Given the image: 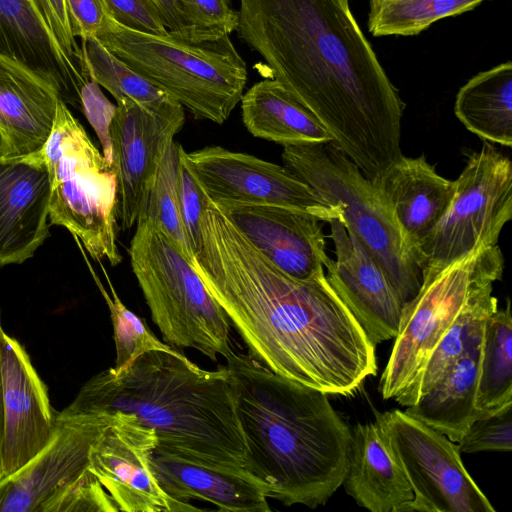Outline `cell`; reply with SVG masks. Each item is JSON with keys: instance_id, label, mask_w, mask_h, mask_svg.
I'll return each instance as SVG.
<instances>
[{"instance_id": "4fadbf2b", "label": "cell", "mask_w": 512, "mask_h": 512, "mask_svg": "<svg viewBox=\"0 0 512 512\" xmlns=\"http://www.w3.org/2000/svg\"><path fill=\"white\" fill-rule=\"evenodd\" d=\"M89 452L88 469L119 511L181 512L200 510L170 498L154 475L151 456L157 446L153 429L131 414L116 412Z\"/></svg>"}, {"instance_id": "44dd1931", "label": "cell", "mask_w": 512, "mask_h": 512, "mask_svg": "<svg viewBox=\"0 0 512 512\" xmlns=\"http://www.w3.org/2000/svg\"><path fill=\"white\" fill-rule=\"evenodd\" d=\"M0 55L17 60L52 81L62 99L79 106L82 87L93 80L60 49L41 0H0Z\"/></svg>"}, {"instance_id": "2e32d148", "label": "cell", "mask_w": 512, "mask_h": 512, "mask_svg": "<svg viewBox=\"0 0 512 512\" xmlns=\"http://www.w3.org/2000/svg\"><path fill=\"white\" fill-rule=\"evenodd\" d=\"M115 414L57 418L49 443L0 482V512H40L60 489L88 469L89 452Z\"/></svg>"}, {"instance_id": "5bb4252c", "label": "cell", "mask_w": 512, "mask_h": 512, "mask_svg": "<svg viewBox=\"0 0 512 512\" xmlns=\"http://www.w3.org/2000/svg\"><path fill=\"white\" fill-rule=\"evenodd\" d=\"M184 119V114H157L129 98L117 102L110 132L123 230L136 225L143 213L165 150Z\"/></svg>"}, {"instance_id": "603a6c76", "label": "cell", "mask_w": 512, "mask_h": 512, "mask_svg": "<svg viewBox=\"0 0 512 512\" xmlns=\"http://www.w3.org/2000/svg\"><path fill=\"white\" fill-rule=\"evenodd\" d=\"M373 183L417 254L449 205L454 181L438 174L424 155H402Z\"/></svg>"}, {"instance_id": "7a4b0ae2", "label": "cell", "mask_w": 512, "mask_h": 512, "mask_svg": "<svg viewBox=\"0 0 512 512\" xmlns=\"http://www.w3.org/2000/svg\"><path fill=\"white\" fill-rule=\"evenodd\" d=\"M238 37L371 182L403 154L405 109L349 0H239Z\"/></svg>"}, {"instance_id": "cb8c5ba5", "label": "cell", "mask_w": 512, "mask_h": 512, "mask_svg": "<svg viewBox=\"0 0 512 512\" xmlns=\"http://www.w3.org/2000/svg\"><path fill=\"white\" fill-rule=\"evenodd\" d=\"M342 485L358 506L371 512H397L412 500L409 481L376 421L351 430Z\"/></svg>"}, {"instance_id": "f1b7e54d", "label": "cell", "mask_w": 512, "mask_h": 512, "mask_svg": "<svg viewBox=\"0 0 512 512\" xmlns=\"http://www.w3.org/2000/svg\"><path fill=\"white\" fill-rule=\"evenodd\" d=\"M81 49L91 78L105 88L116 102L129 98L157 114H184V108L108 51L94 36L81 38Z\"/></svg>"}, {"instance_id": "484cf974", "label": "cell", "mask_w": 512, "mask_h": 512, "mask_svg": "<svg viewBox=\"0 0 512 512\" xmlns=\"http://www.w3.org/2000/svg\"><path fill=\"white\" fill-rule=\"evenodd\" d=\"M480 353L481 344L470 349L404 412L457 443L480 414L475 408Z\"/></svg>"}, {"instance_id": "60d3db41", "label": "cell", "mask_w": 512, "mask_h": 512, "mask_svg": "<svg viewBox=\"0 0 512 512\" xmlns=\"http://www.w3.org/2000/svg\"><path fill=\"white\" fill-rule=\"evenodd\" d=\"M75 37L96 36L111 18L104 0H66Z\"/></svg>"}, {"instance_id": "ac0fdd59", "label": "cell", "mask_w": 512, "mask_h": 512, "mask_svg": "<svg viewBox=\"0 0 512 512\" xmlns=\"http://www.w3.org/2000/svg\"><path fill=\"white\" fill-rule=\"evenodd\" d=\"M219 209L258 251L293 278L311 279L324 273L332 260L326 253L323 221L311 214L272 205Z\"/></svg>"}, {"instance_id": "8992f818", "label": "cell", "mask_w": 512, "mask_h": 512, "mask_svg": "<svg viewBox=\"0 0 512 512\" xmlns=\"http://www.w3.org/2000/svg\"><path fill=\"white\" fill-rule=\"evenodd\" d=\"M284 166L324 201L342 208L341 220L378 262L403 303L418 292L417 254L373 182L333 142L286 145Z\"/></svg>"}, {"instance_id": "1f68e13d", "label": "cell", "mask_w": 512, "mask_h": 512, "mask_svg": "<svg viewBox=\"0 0 512 512\" xmlns=\"http://www.w3.org/2000/svg\"><path fill=\"white\" fill-rule=\"evenodd\" d=\"M178 144L174 140L165 150L158 167L146 207V217L161 230L192 262L194 252L186 233L177 186Z\"/></svg>"}, {"instance_id": "4316f807", "label": "cell", "mask_w": 512, "mask_h": 512, "mask_svg": "<svg viewBox=\"0 0 512 512\" xmlns=\"http://www.w3.org/2000/svg\"><path fill=\"white\" fill-rule=\"evenodd\" d=\"M454 113L484 141L512 146V63L507 61L469 79L458 91Z\"/></svg>"}, {"instance_id": "b9f144b4", "label": "cell", "mask_w": 512, "mask_h": 512, "mask_svg": "<svg viewBox=\"0 0 512 512\" xmlns=\"http://www.w3.org/2000/svg\"><path fill=\"white\" fill-rule=\"evenodd\" d=\"M161 11L165 27L169 31H178L185 28L178 10L176 0H153Z\"/></svg>"}, {"instance_id": "9a60e30c", "label": "cell", "mask_w": 512, "mask_h": 512, "mask_svg": "<svg viewBox=\"0 0 512 512\" xmlns=\"http://www.w3.org/2000/svg\"><path fill=\"white\" fill-rule=\"evenodd\" d=\"M3 438L1 481L30 462L51 440L56 416L47 389L24 347L9 336L0 320Z\"/></svg>"}, {"instance_id": "5b68a950", "label": "cell", "mask_w": 512, "mask_h": 512, "mask_svg": "<svg viewBox=\"0 0 512 512\" xmlns=\"http://www.w3.org/2000/svg\"><path fill=\"white\" fill-rule=\"evenodd\" d=\"M95 38L196 119L223 124L244 93L246 63L228 34L192 28L148 34L110 18Z\"/></svg>"}, {"instance_id": "7402d4cb", "label": "cell", "mask_w": 512, "mask_h": 512, "mask_svg": "<svg viewBox=\"0 0 512 512\" xmlns=\"http://www.w3.org/2000/svg\"><path fill=\"white\" fill-rule=\"evenodd\" d=\"M151 465L162 490L172 499L189 503L201 500L219 511L267 512L268 490L248 471L207 467L153 451Z\"/></svg>"}, {"instance_id": "277c9868", "label": "cell", "mask_w": 512, "mask_h": 512, "mask_svg": "<svg viewBox=\"0 0 512 512\" xmlns=\"http://www.w3.org/2000/svg\"><path fill=\"white\" fill-rule=\"evenodd\" d=\"M246 471L285 506L324 505L342 485L351 430L328 394L278 375L248 354L227 359Z\"/></svg>"}, {"instance_id": "f35d334b", "label": "cell", "mask_w": 512, "mask_h": 512, "mask_svg": "<svg viewBox=\"0 0 512 512\" xmlns=\"http://www.w3.org/2000/svg\"><path fill=\"white\" fill-rule=\"evenodd\" d=\"M109 16L118 24L142 33H166L163 15L153 0H104Z\"/></svg>"}, {"instance_id": "ffe728a7", "label": "cell", "mask_w": 512, "mask_h": 512, "mask_svg": "<svg viewBox=\"0 0 512 512\" xmlns=\"http://www.w3.org/2000/svg\"><path fill=\"white\" fill-rule=\"evenodd\" d=\"M62 99L58 87L33 69L0 55V147L3 156L40 151Z\"/></svg>"}, {"instance_id": "7c38bea8", "label": "cell", "mask_w": 512, "mask_h": 512, "mask_svg": "<svg viewBox=\"0 0 512 512\" xmlns=\"http://www.w3.org/2000/svg\"><path fill=\"white\" fill-rule=\"evenodd\" d=\"M206 195L218 208L272 205L299 210L328 222L342 217V208L324 201L284 165L220 146L187 153Z\"/></svg>"}, {"instance_id": "3957f363", "label": "cell", "mask_w": 512, "mask_h": 512, "mask_svg": "<svg viewBox=\"0 0 512 512\" xmlns=\"http://www.w3.org/2000/svg\"><path fill=\"white\" fill-rule=\"evenodd\" d=\"M122 412L153 429L156 450L211 468L246 471L248 449L230 372L210 371L179 351H150L122 371L104 370L57 418Z\"/></svg>"}, {"instance_id": "52a82bcc", "label": "cell", "mask_w": 512, "mask_h": 512, "mask_svg": "<svg viewBox=\"0 0 512 512\" xmlns=\"http://www.w3.org/2000/svg\"><path fill=\"white\" fill-rule=\"evenodd\" d=\"M132 271L166 344L216 361L232 353L226 312L184 254L150 219L139 217L129 248Z\"/></svg>"}, {"instance_id": "d6a6232c", "label": "cell", "mask_w": 512, "mask_h": 512, "mask_svg": "<svg viewBox=\"0 0 512 512\" xmlns=\"http://www.w3.org/2000/svg\"><path fill=\"white\" fill-rule=\"evenodd\" d=\"M103 271L112 296L108 294L96 277L95 280L108 305L113 325L116 360L112 370L118 373L136 358L150 351L177 352L178 350L161 342L144 321L123 304L104 268Z\"/></svg>"}, {"instance_id": "ab89813d", "label": "cell", "mask_w": 512, "mask_h": 512, "mask_svg": "<svg viewBox=\"0 0 512 512\" xmlns=\"http://www.w3.org/2000/svg\"><path fill=\"white\" fill-rule=\"evenodd\" d=\"M48 25L67 59L80 71L89 74L81 46L73 34L66 0H41Z\"/></svg>"}, {"instance_id": "4dcf8cb0", "label": "cell", "mask_w": 512, "mask_h": 512, "mask_svg": "<svg viewBox=\"0 0 512 512\" xmlns=\"http://www.w3.org/2000/svg\"><path fill=\"white\" fill-rule=\"evenodd\" d=\"M485 0H369L368 30L375 36H413L436 21L473 10Z\"/></svg>"}, {"instance_id": "8d00e7d4", "label": "cell", "mask_w": 512, "mask_h": 512, "mask_svg": "<svg viewBox=\"0 0 512 512\" xmlns=\"http://www.w3.org/2000/svg\"><path fill=\"white\" fill-rule=\"evenodd\" d=\"M185 28L230 35L236 30L238 13L230 0H176Z\"/></svg>"}, {"instance_id": "7bdbcfd3", "label": "cell", "mask_w": 512, "mask_h": 512, "mask_svg": "<svg viewBox=\"0 0 512 512\" xmlns=\"http://www.w3.org/2000/svg\"><path fill=\"white\" fill-rule=\"evenodd\" d=\"M3 438V407H2V377H1V366H0V452ZM1 480V475H0Z\"/></svg>"}, {"instance_id": "f546056e", "label": "cell", "mask_w": 512, "mask_h": 512, "mask_svg": "<svg viewBox=\"0 0 512 512\" xmlns=\"http://www.w3.org/2000/svg\"><path fill=\"white\" fill-rule=\"evenodd\" d=\"M512 317L510 301L484 325L475 408L486 411L512 400Z\"/></svg>"}, {"instance_id": "d4e9b609", "label": "cell", "mask_w": 512, "mask_h": 512, "mask_svg": "<svg viewBox=\"0 0 512 512\" xmlns=\"http://www.w3.org/2000/svg\"><path fill=\"white\" fill-rule=\"evenodd\" d=\"M240 103L243 124L257 138L283 146L333 141L318 119L274 79L255 83Z\"/></svg>"}, {"instance_id": "ba28073f", "label": "cell", "mask_w": 512, "mask_h": 512, "mask_svg": "<svg viewBox=\"0 0 512 512\" xmlns=\"http://www.w3.org/2000/svg\"><path fill=\"white\" fill-rule=\"evenodd\" d=\"M41 151L51 183L50 223L70 231L94 260L118 265L116 172L63 100Z\"/></svg>"}, {"instance_id": "6da1fadb", "label": "cell", "mask_w": 512, "mask_h": 512, "mask_svg": "<svg viewBox=\"0 0 512 512\" xmlns=\"http://www.w3.org/2000/svg\"><path fill=\"white\" fill-rule=\"evenodd\" d=\"M191 264L248 355L270 371L342 396L377 374L375 345L325 273L308 280L284 273L212 202Z\"/></svg>"}, {"instance_id": "83f0119b", "label": "cell", "mask_w": 512, "mask_h": 512, "mask_svg": "<svg viewBox=\"0 0 512 512\" xmlns=\"http://www.w3.org/2000/svg\"><path fill=\"white\" fill-rule=\"evenodd\" d=\"M492 290L493 284H487L467 300L431 353L417 383L394 398L398 404L404 407L414 404L461 357L481 344L485 322L498 309V299L492 295Z\"/></svg>"}, {"instance_id": "d590c367", "label": "cell", "mask_w": 512, "mask_h": 512, "mask_svg": "<svg viewBox=\"0 0 512 512\" xmlns=\"http://www.w3.org/2000/svg\"><path fill=\"white\" fill-rule=\"evenodd\" d=\"M177 186L186 233L195 255L201 244L202 216L211 200L199 183L181 144H178Z\"/></svg>"}, {"instance_id": "9c48e42d", "label": "cell", "mask_w": 512, "mask_h": 512, "mask_svg": "<svg viewBox=\"0 0 512 512\" xmlns=\"http://www.w3.org/2000/svg\"><path fill=\"white\" fill-rule=\"evenodd\" d=\"M498 245L479 249L437 274L422 278L417 294L403 305L398 332L378 390L384 400L412 388L441 338L467 300L502 278Z\"/></svg>"}, {"instance_id": "836d02e7", "label": "cell", "mask_w": 512, "mask_h": 512, "mask_svg": "<svg viewBox=\"0 0 512 512\" xmlns=\"http://www.w3.org/2000/svg\"><path fill=\"white\" fill-rule=\"evenodd\" d=\"M512 400L482 411L456 443L460 453L509 452L512 449Z\"/></svg>"}, {"instance_id": "ee69618b", "label": "cell", "mask_w": 512, "mask_h": 512, "mask_svg": "<svg viewBox=\"0 0 512 512\" xmlns=\"http://www.w3.org/2000/svg\"><path fill=\"white\" fill-rule=\"evenodd\" d=\"M0 155H1V147H0Z\"/></svg>"}, {"instance_id": "74e56055", "label": "cell", "mask_w": 512, "mask_h": 512, "mask_svg": "<svg viewBox=\"0 0 512 512\" xmlns=\"http://www.w3.org/2000/svg\"><path fill=\"white\" fill-rule=\"evenodd\" d=\"M80 108L98 136L103 156L112 164L110 127L116 112V105L103 94L97 82L89 80L80 91Z\"/></svg>"}, {"instance_id": "30bf717a", "label": "cell", "mask_w": 512, "mask_h": 512, "mask_svg": "<svg viewBox=\"0 0 512 512\" xmlns=\"http://www.w3.org/2000/svg\"><path fill=\"white\" fill-rule=\"evenodd\" d=\"M512 217V163L484 141L472 152L459 177L445 212L417 248L422 278L454 262L498 244Z\"/></svg>"}, {"instance_id": "e575fe53", "label": "cell", "mask_w": 512, "mask_h": 512, "mask_svg": "<svg viewBox=\"0 0 512 512\" xmlns=\"http://www.w3.org/2000/svg\"><path fill=\"white\" fill-rule=\"evenodd\" d=\"M88 511H119L111 496L89 469L60 489L40 509V512Z\"/></svg>"}, {"instance_id": "e0dca14e", "label": "cell", "mask_w": 512, "mask_h": 512, "mask_svg": "<svg viewBox=\"0 0 512 512\" xmlns=\"http://www.w3.org/2000/svg\"><path fill=\"white\" fill-rule=\"evenodd\" d=\"M328 223L335 254L326 267L329 283L375 346L394 339L404 305L401 297L341 218Z\"/></svg>"}, {"instance_id": "d6986e66", "label": "cell", "mask_w": 512, "mask_h": 512, "mask_svg": "<svg viewBox=\"0 0 512 512\" xmlns=\"http://www.w3.org/2000/svg\"><path fill=\"white\" fill-rule=\"evenodd\" d=\"M50 176L42 151L0 155V266L31 258L49 235Z\"/></svg>"}, {"instance_id": "8fae6325", "label": "cell", "mask_w": 512, "mask_h": 512, "mask_svg": "<svg viewBox=\"0 0 512 512\" xmlns=\"http://www.w3.org/2000/svg\"><path fill=\"white\" fill-rule=\"evenodd\" d=\"M375 417L413 491L397 512H495L455 442L399 409Z\"/></svg>"}]
</instances>
